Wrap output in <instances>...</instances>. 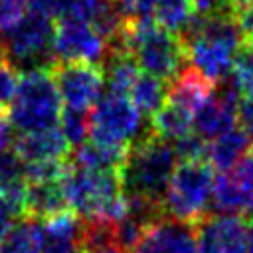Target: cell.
Returning <instances> with one entry per match:
<instances>
[{"instance_id": "6da1fadb", "label": "cell", "mask_w": 253, "mask_h": 253, "mask_svg": "<svg viewBox=\"0 0 253 253\" xmlns=\"http://www.w3.org/2000/svg\"><path fill=\"white\" fill-rule=\"evenodd\" d=\"M109 47L128 51L146 73L164 81H172L188 63L184 38L150 16L123 18L119 34Z\"/></svg>"}, {"instance_id": "7a4b0ae2", "label": "cell", "mask_w": 253, "mask_h": 253, "mask_svg": "<svg viewBox=\"0 0 253 253\" xmlns=\"http://www.w3.org/2000/svg\"><path fill=\"white\" fill-rule=\"evenodd\" d=\"M188 61L213 83L229 77L235 53L243 43V32L235 16L196 14L182 32Z\"/></svg>"}, {"instance_id": "3957f363", "label": "cell", "mask_w": 253, "mask_h": 253, "mask_svg": "<svg viewBox=\"0 0 253 253\" xmlns=\"http://www.w3.org/2000/svg\"><path fill=\"white\" fill-rule=\"evenodd\" d=\"M176 168V150L164 138H158L146 126L128 148L119 166V180L125 196H144L164 202V194Z\"/></svg>"}, {"instance_id": "277c9868", "label": "cell", "mask_w": 253, "mask_h": 253, "mask_svg": "<svg viewBox=\"0 0 253 253\" xmlns=\"http://www.w3.org/2000/svg\"><path fill=\"white\" fill-rule=\"evenodd\" d=\"M61 95L51 65H38L20 73L16 97L10 105V121L18 132L45 130L59 125Z\"/></svg>"}, {"instance_id": "5b68a950", "label": "cell", "mask_w": 253, "mask_h": 253, "mask_svg": "<svg viewBox=\"0 0 253 253\" xmlns=\"http://www.w3.org/2000/svg\"><path fill=\"white\" fill-rule=\"evenodd\" d=\"M213 168L208 160H180L164 194V215L196 223L210 213Z\"/></svg>"}, {"instance_id": "8992f818", "label": "cell", "mask_w": 253, "mask_h": 253, "mask_svg": "<svg viewBox=\"0 0 253 253\" xmlns=\"http://www.w3.org/2000/svg\"><path fill=\"white\" fill-rule=\"evenodd\" d=\"M142 117L128 95L109 91L89 113V138L117 148H128L142 132Z\"/></svg>"}, {"instance_id": "52a82bcc", "label": "cell", "mask_w": 253, "mask_h": 253, "mask_svg": "<svg viewBox=\"0 0 253 253\" xmlns=\"http://www.w3.org/2000/svg\"><path fill=\"white\" fill-rule=\"evenodd\" d=\"M53 26V16L30 0L26 16L12 30L2 34L8 59L16 67L24 65L26 69L38 67V63H49L51 59H47V55L51 53Z\"/></svg>"}, {"instance_id": "ba28073f", "label": "cell", "mask_w": 253, "mask_h": 253, "mask_svg": "<svg viewBox=\"0 0 253 253\" xmlns=\"http://www.w3.org/2000/svg\"><path fill=\"white\" fill-rule=\"evenodd\" d=\"M109 53V42L87 20L59 18L53 26L51 59L103 63Z\"/></svg>"}, {"instance_id": "9c48e42d", "label": "cell", "mask_w": 253, "mask_h": 253, "mask_svg": "<svg viewBox=\"0 0 253 253\" xmlns=\"http://www.w3.org/2000/svg\"><path fill=\"white\" fill-rule=\"evenodd\" d=\"M61 101L67 109L91 111L101 99L105 85V69L87 61H49Z\"/></svg>"}, {"instance_id": "30bf717a", "label": "cell", "mask_w": 253, "mask_h": 253, "mask_svg": "<svg viewBox=\"0 0 253 253\" xmlns=\"http://www.w3.org/2000/svg\"><path fill=\"white\" fill-rule=\"evenodd\" d=\"M237 91L225 83H217L215 93L194 113V128L196 132L206 138L213 140L219 134L237 126Z\"/></svg>"}, {"instance_id": "8fae6325", "label": "cell", "mask_w": 253, "mask_h": 253, "mask_svg": "<svg viewBox=\"0 0 253 253\" xmlns=\"http://www.w3.org/2000/svg\"><path fill=\"white\" fill-rule=\"evenodd\" d=\"M134 253H198L196 223L162 215L148 225Z\"/></svg>"}, {"instance_id": "7c38bea8", "label": "cell", "mask_w": 253, "mask_h": 253, "mask_svg": "<svg viewBox=\"0 0 253 253\" xmlns=\"http://www.w3.org/2000/svg\"><path fill=\"white\" fill-rule=\"evenodd\" d=\"M12 148L24 162L36 160H63L71 154V144L57 126L34 132H18Z\"/></svg>"}, {"instance_id": "4fadbf2b", "label": "cell", "mask_w": 253, "mask_h": 253, "mask_svg": "<svg viewBox=\"0 0 253 253\" xmlns=\"http://www.w3.org/2000/svg\"><path fill=\"white\" fill-rule=\"evenodd\" d=\"M217 89V83L208 79L204 73H200L196 67L186 65L174 79L168 89V101L188 109L190 113H196Z\"/></svg>"}, {"instance_id": "5bb4252c", "label": "cell", "mask_w": 253, "mask_h": 253, "mask_svg": "<svg viewBox=\"0 0 253 253\" xmlns=\"http://www.w3.org/2000/svg\"><path fill=\"white\" fill-rule=\"evenodd\" d=\"M71 210L61 182H26V202H24V219H36L40 223L49 217Z\"/></svg>"}, {"instance_id": "9a60e30c", "label": "cell", "mask_w": 253, "mask_h": 253, "mask_svg": "<svg viewBox=\"0 0 253 253\" xmlns=\"http://www.w3.org/2000/svg\"><path fill=\"white\" fill-rule=\"evenodd\" d=\"M253 146V140L247 132H243L239 126L219 134L208 144V156L206 160L211 164L213 170L217 172H227L231 170Z\"/></svg>"}, {"instance_id": "2e32d148", "label": "cell", "mask_w": 253, "mask_h": 253, "mask_svg": "<svg viewBox=\"0 0 253 253\" xmlns=\"http://www.w3.org/2000/svg\"><path fill=\"white\" fill-rule=\"evenodd\" d=\"M192 126H194V113H190L188 109H184L168 99L160 109H156L150 115V123H148L150 132L168 142L170 140L176 142L178 138L190 134Z\"/></svg>"}, {"instance_id": "e0dca14e", "label": "cell", "mask_w": 253, "mask_h": 253, "mask_svg": "<svg viewBox=\"0 0 253 253\" xmlns=\"http://www.w3.org/2000/svg\"><path fill=\"white\" fill-rule=\"evenodd\" d=\"M53 18H77L97 24L115 10L111 0H32Z\"/></svg>"}, {"instance_id": "ac0fdd59", "label": "cell", "mask_w": 253, "mask_h": 253, "mask_svg": "<svg viewBox=\"0 0 253 253\" xmlns=\"http://www.w3.org/2000/svg\"><path fill=\"white\" fill-rule=\"evenodd\" d=\"M103 69L105 79L109 83V91L123 95H128L140 75V65L136 63V59L121 47H109V53L103 61Z\"/></svg>"}, {"instance_id": "d6986e66", "label": "cell", "mask_w": 253, "mask_h": 253, "mask_svg": "<svg viewBox=\"0 0 253 253\" xmlns=\"http://www.w3.org/2000/svg\"><path fill=\"white\" fill-rule=\"evenodd\" d=\"M43 241V223L36 219H20L2 239L0 253H42Z\"/></svg>"}, {"instance_id": "ffe728a7", "label": "cell", "mask_w": 253, "mask_h": 253, "mask_svg": "<svg viewBox=\"0 0 253 253\" xmlns=\"http://www.w3.org/2000/svg\"><path fill=\"white\" fill-rule=\"evenodd\" d=\"M130 101L140 111V115H152L156 109H160L168 99V85L164 79L152 75V73H140L134 81L132 89L128 91Z\"/></svg>"}, {"instance_id": "44dd1931", "label": "cell", "mask_w": 253, "mask_h": 253, "mask_svg": "<svg viewBox=\"0 0 253 253\" xmlns=\"http://www.w3.org/2000/svg\"><path fill=\"white\" fill-rule=\"evenodd\" d=\"M194 16H196L194 0H156L154 4V20L160 26L180 36Z\"/></svg>"}, {"instance_id": "7402d4cb", "label": "cell", "mask_w": 253, "mask_h": 253, "mask_svg": "<svg viewBox=\"0 0 253 253\" xmlns=\"http://www.w3.org/2000/svg\"><path fill=\"white\" fill-rule=\"evenodd\" d=\"M229 85L237 91L239 97L253 91V47L245 42L239 45L235 53L229 71Z\"/></svg>"}, {"instance_id": "603a6c76", "label": "cell", "mask_w": 253, "mask_h": 253, "mask_svg": "<svg viewBox=\"0 0 253 253\" xmlns=\"http://www.w3.org/2000/svg\"><path fill=\"white\" fill-rule=\"evenodd\" d=\"M59 130L67 138V142L73 146L81 144L89 136V117L85 111H75V109H65L61 111L59 117Z\"/></svg>"}, {"instance_id": "cb8c5ba5", "label": "cell", "mask_w": 253, "mask_h": 253, "mask_svg": "<svg viewBox=\"0 0 253 253\" xmlns=\"http://www.w3.org/2000/svg\"><path fill=\"white\" fill-rule=\"evenodd\" d=\"M24 168H26V162L18 156V152L12 146L0 148V190L16 182H22Z\"/></svg>"}, {"instance_id": "d4e9b609", "label": "cell", "mask_w": 253, "mask_h": 253, "mask_svg": "<svg viewBox=\"0 0 253 253\" xmlns=\"http://www.w3.org/2000/svg\"><path fill=\"white\" fill-rule=\"evenodd\" d=\"M18 83H20L18 67L8 57H0V107L2 109H10L18 91Z\"/></svg>"}, {"instance_id": "484cf974", "label": "cell", "mask_w": 253, "mask_h": 253, "mask_svg": "<svg viewBox=\"0 0 253 253\" xmlns=\"http://www.w3.org/2000/svg\"><path fill=\"white\" fill-rule=\"evenodd\" d=\"M174 150L178 160H206L208 142L198 132H190L174 142Z\"/></svg>"}, {"instance_id": "4316f807", "label": "cell", "mask_w": 253, "mask_h": 253, "mask_svg": "<svg viewBox=\"0 0 253 253\" xmlns=\"http://www.w3.org/2000/svg\"><path fill=\"white\" fill-rule=\"evenodd\" d=\"M30 0H0V34L12 30L28 12Z\"/></svg>"}, {"instance_id": "83f0119b", "label": "cell", "mask_w": 253, "mask_h": 253, "mask_svg": "<svg viewBox=\"0 0 253 253\" xmlns=\"http://www.w3.org/2000/svg\"><path fill=\"white\" fill-rule=\"evenodd\" d=\"M121 18H142L154 12L156 0H111Z\"/></svg>"}, {"instance_id": "f1b7e54d", "label": "cell", "mask_w": 253, "mask_h": 253, "mask_svg": "<svg viewBox=\"0 0 253 253\" xmlns=\"http://www.w3.org/2000/svg\"><path fill=\"white\" fill-rule=\"evenodd\" d=\"M237 126L253 140V91L237 99Z\"/></svg>"}, {"instance_id": "f546056e", "label": "cell", "mask_w": 253, "mask_h": 253, "mask_svg": "<svg viewBox=\"0 0 253 253\" xmlns=\"http://www.w3.org/2000/svg\"><path fill=\"white\" fill-rule=\"evenodd\" d=\"M194 2H196V14L200 16H221V14L235 16L231 0H194Z\"/></svg>"}, {"instance_id": "4dcf8cb0", "label": "cell", "mask_w": 253, "mask_h": 253, "mask_svg": "<svg viewBox=\"0 0 253 253\" xmlns=\"http://www.w3.org/2000/svg\"><path fill=\"white\" fill-rule=\"evenodd\" d=\"M20 221V217L16 215V211L10 208V204L0 196V241L12 231V227Z\"/></svg>"}, {"instance_id": "1f68e13d", "label": "cell", "mask_w": 253, "mask_h": 253, "mask_svg": "<svg viewBox=\"0 0 253 253\" xmlns=\"http://www.w3.org/2000/svg\"><path fill=\"white\" fill-rule=\"evenodd\" d=\"M14 125L10 121V109H2L0 107V148H8L14 144Z\"/></svg>"}, {"instance_id": "d6a6232c", "label": "cell", "mask_w": 253, "mask_h": 253, "mask_svg": "<svg viewBox=\"0 0 253 253\" xmlns=\"http://www.w3.org/2000/svg\"><path fill=\"white\" fill-rule=\"evenodd\" d=\"M77 243L69 239H57V237H45L42 253H75Z\"/></svg>"}, {"instance_id": "836d02e7", "label": "cell", "mask_w": 253, "mask_h": 253, "mask_svg": "<svg viewBox=\"0 0 253 253\" xmlns=\"http://www.w3.org/2000/svg\"><path fill=\"white\" fill-rule=\"evenodd\" d=\"M237 22H239L241 32H243V42L253 47V6L247 8L245 12H241L237 16Z\"/></svg>"}, {"instance_id": "e575fe53", "label": "cell", "mask_w": 253, "mask_h": 253, "mask_svg": "<svg viewBox=\"0 0 253 253\" xmlns=\"http://www.w3.org/2000/svg\"><path fill=\"white\" fill-rule=\"evenodd\" d=\"M231 4H233L235 18H237L241 12H245L247 8H251V6H253V0H231Z\"/></svg>"}, {"instance_id": "d590c367", "label": "cell", "mask_w": 253, "mask_h": 253, "mask_svg": "<svg viewBox=\"0 0 253 253\" xmlns=\"http://www.w3.org/2000/svg\"><path fill=\"white\" fill-rule=\"evenodd\" d=\"M247 245L249 253H253V211L247 213Z\"/></svg>"}, {"instance_id": "8d00e7d4", "label": "cell", "mask_w": 253, "mask_h": 253, "mask_svg": "<svg viewBox=\"0 0 253 253\" xmlns=\"http://www.w3.org/2000/svg\"><path fill=\"white\" fill-rule=\"evenodd\" d=\"M251 211H253V210H251Z\"/></svg>"}]
</instances>
